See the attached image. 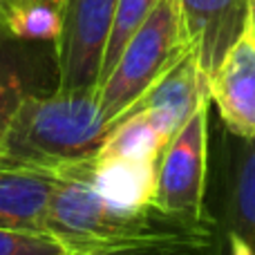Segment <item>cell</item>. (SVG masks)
<instances>
[{
    "label": "cell",
    "mask_w": 255,
    "mask_h": 255,
    "mask_svg": "<svg viewBox=\"0 0 255 255\" xmlns=\"http://www.w3.org/2000/svg\"><path fill=\"white\" fill-rule=\"evenodd\" d=\"M217 255H220V253H217Z\"/></svg>",
    "instance_id": "obj_22"
},
{
    "label": "cell",
    "mask_w": 255,
    "mask_h": 255,
    "mask_svg": "<svg viewBox=\"0 0 255 255\" xmlns=\"http://www.w3.org/2000/svg\"><path fill=\"white\" fill-rule=\"evenodd\" d=\"M56 179H83L119 211L139 213L154 206L157 163L130 159H97L72 168Z\"/></svg>",
    "instance_id": "obj_10"
},
{
    "label": "cell",
    "mask_w": 255,
    "mask_h": 255,
    "mask_svg": "<svg viewBox=\"0 0 255 255\" xmlns=\"http://www.w3.org/2000/svg\"><path fill=\"white\" fill-rule=\"evenodd\" d=\"M0 255H81L47 231L0 226Z\"/></svg>",
    "instance_id": "obj_16"
},
{
    "label": "cell",
    "mask_w": 255,
    "mask_h": 255,
    "mask_svg": "<svg viewBox=\"0 0 255 255\" xmlns=\"http://www.w3.org/2000/svg\"><path fill=\"white\" fill-rule=\"evenodd\" d=\"M9 2H20V0H9Z\"/></svg>",
    "instance_id": "obj_21"
},
{
    "label": "cell",
    "mask_w": 255,
    "mask_h": 255,
    "mask_svg": "<svg viewBox=\"0 0 255 255\" xmlns=\"http://www.w3.org/2000/svg\"><path fill=\"white\" fill-rule=\"evenodd\" d=\"M211 101L240 139H255V31L249 29L208 79Z\"/></svg>",
    "instance_id": "obj_9"
},
{
    "label": "cell",
    "mask_w": 255,
    "mask_h": 255,
    "mask_svg": "<svg viewBox=\"0 0 255 255\" xmlns=\"http://www.w3.org/2000/svg\"><path fill=\"white\" fill-rule=\"evenodd\" d=\"M119 0H63V29L56 40L61 92L99 88L101 67Z\"/></svg>",
    "instance_id": "obj_5"
},
{
    "label": "cell",
    "mask_w": 255,
    "mask_h": 255,
    "mask_svg": "<svg viewBox=\"0 0 255 255\" xmlns=\"http://www.w3.org/2000/svg\"><path fill=\"white\" fill-rule=\"evenodd\" d=\"M251 29L255 31V0L251 2Z\"/></svg>",
    "instance_id": "obj_20"
},
{
    "label": "cell",
    "mask_w": 255,
    "mask_h": 255,
    "mask_svg": "<svg viewBox=\"0 0 255 255\" xmlns=\"http://www.w3.org/2000/svg\"><path fill=\"white\" fill-rule=\"evenodd\" d=\"M229 249H231V255H255L251 244L235 233H229Z\"/></svg>",
    "instance_id": "obj_18"
},
{
    "label": "cell",
    "mask_w": 255,
    "mask_h": 255,
    "mask_svg": "<svg viewBox=\"0 0 255 255\" xmlns=\"http://www.w3.org/2000/svg\"><path fill=\"white\" fill-rule=\"evenodd\" d=\"M208 108L204 103L172 136L157 163L154 206L161 213L217 224L204 197L208 181Z\"/></svg>",
    "instance_id": "obj_4"
},
{
    "label": "cell",
    "mask_w": 255,
    "mask_h": 255,
    "mask_svg": "<svg viewBox=\"0 0 255 255\" xmlns=\"http://www.w3.org/2000/svg\"><path fill=\"white\" fill-rule=\"evenodd\" d=\"M220 247L217 240L211 242H150L136 244V247L115 249L99 255H217Z\"/></svg>",
    "instance_id": "obj_17"
},
{
    "label": "cell",
    "mask_w": 255,
    "mask_h": 255,
    "mask_svg": "<svg viewBox=\"0 0 255 255\" xmlns=\"http://www.w3.org/2000/svg\"><path fill=\"white\" fill-rule=\"evenodd\" d=\"M2 29L16 40L56 45L63 29V0L9 2L2 18Z\"/></svg>",
    "instance_id": "obj_14"
},
{
    "label": "cell",
    "mask_w": 255,
    "mask_h": 255,
    "mask_svg": "<svg viewBox=\"0 0 255 255\" xmlns=\"http://www.w3.org/2000/svg\"><path fill=\"white\" fill-rule=\"evenodd\" d=\"M240 141L242 143L233 159L226 224H229V233L247 240L255 251V139Z\"/></svg>",
    "instance_id": "obj_13"
},
{
    "label": "cell",
    "mask_w": 255,
    "mask_h": 255,
    "mask_svg": "<svg viewBox=\"0 0 255 255\" xmlns=\"http://www.w3.org/2000/svg\"><path fill=\"white\" fill-rule=\"evenodd\" d=\"M56 177L0 168V226L45 231V211Z\"/></svg>",
    "instance_id": "obj_11"
},
{
    "label": "cell",
    "mask_w": 255,
    "mask_h": 255,
    "mask_svg": "<svg viewBox=\"0 0 255 255\" xmlns=\"http://www.w3.org/2000/svg\"><path fill=\"white\" fill-rule=\"evenodd\" d=\"M159 4V0H119L115 16V25L110 31V40L106 47V56H103V67H101V79L99 85L106 81V76L110 74V70L115 67L119 54L124 52L126 43L130 40V36L136 31V27L150 16L154 7Z\"/></svg>",
    "instance_id": "obj_15"
},
{
    "label": "cell",
    "mask_w": 255,
    "mask_h": 255,
    "mask_svg": "<svg viewBox=\"0 0 255 255\" xmlns=\"http://www.w3.org/2000/svg\"><path fill=\"white\" fill-rule=\"evenodd\" d=\"M170 141L148 112H132L108 130L97 159H130L159 163Z\"/></svg>",
    "instance_id": "obj_12"
},
{
    "label": "cell",
    "mask_w": 255,
    "mask_h": 255,
    "mask_svg": "<svg viewBox=\"0 0 255 255\" xmlns=\"http://www.w3.org/2000/svg\"><path fill=\"white\" fill-rule=\"evenodd\" d=\"M43 229L81 255H99L150 242L217 240V224L168 215L157 206L139 213L119 211L83 179H56Z\"/></svg>",
    "instance_id": "obj_2"
},
{
    "label": "cell",
    "mask_w": 255,
    "mask_h": 255,
    "mask_svg": "<svg viewBox=\"0 0 255 255\" xmlns=\"http://www.w3.org/2000/svg\"><path fill=\"white\" fill-rule=\"evenodd\" d=\"M253 0H179L193 52L211 79L229 49L251 29Z\"/></svg>",
    "instance_id": "obj_6"
},
{
    "label": "cell",
    "mask_w": 255,
    "mask_h": 255,
    "mask_svg": "<svg viewBox=\"0 0 255 255\" xmlns=\"http://www.w3.org/2000/svg\"><path fill=\"white\" fill-rule=\"evenodd\" d=\"M211 103L208 76L204 74L199 58L188 52L175 67L166 72L126 115L148 112L168 141L184 128V124L204 106ZM124 115V117H126ZM121 117V119H124ZM119 119V121H121Z\"/></svg>",
    "instance_id": "obj_7"
},
{
    "label": "cell",
    "mask_w": 255,
    "mask_h": 255,
    "mask_svg": "<svg viewBox=\"0 0 255 255\" xmlns=\"http://www.w3.org/2000/svg\"><path fill=\"white\" fill-rule=\"evenodd\" d=\"M188 52H193V45L186 34L179 0H159L99 85V103L108 130Z\"/></svg>",
    "instance_id": "obj_3"
},
{
    "label": "cell",
    "mask_w": 255,
    "mask_h": 255,
    "mask_svg": "<svg viewBox=\"0 0 255 255\" xmlns=\"http://www.w3.org/2000/svg\"><path fill=\"white\" fill-rule=\"evenodd\" d=\"M43 45L52 43L16 40L0 29V134L27 97L56 92V47L45 54Z\"/></svg>",
    "instance_id": "obj_8"
},
{
    "label": "cell",
    "mask_w": 255,
    "mask_h": 255,
    "mask_svg": "<svg viewBox=\"0 0 255 255\" xmlns=\"http://www.w3.org/2000/svg\"><path fill=\"white\" fill-rule=\"evenodd\" d=\"M7 7H9V0H0V29H2V18H4Z\"/></svg>",
    "instance_id": "obj_19"
},
{
    "label": "cell",
    "mask_w": 255,
    "mask_h": 255,
    "mask_svg": "<svg viewBox=\"0 0 255 255\" xmlns=\"http://www.w3.org/2000/svg\"><path fill=\"white\" fill-rule=\"evenodd\" d=\"M106 134L99 88L34 94L0 134V168L61 177L94 161Z\"/></svg>",
    "instance_id": "obj_1"
}]
</instances>
